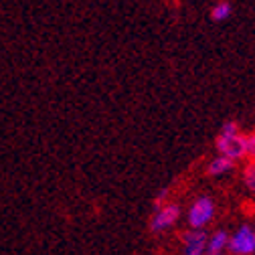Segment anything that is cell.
Instances as JSON below:
<instances>
[{
  "label": "cell",
  "mask_w": 255,
  "mask_h": 255,
  "mask_svg": "<svg viewBox=\"0 0 255 255\" xmlns=\"http://www.w3.org/2000/svg\"><path fill=\"white\" fill-rule=\"evenodd\" d=\"M215 148L219 154H225L233 158L235 162L247 158V146H245V134L241 132V126L235 120H229L221 126V132L215 140Z\"/></svg>",
  "instance_id": "1"
},
{
  "label": "cell",
  "mask_w": 255,
  "mask_h": 255,
  "mask_svg": "<svg viewBox=\"0 0 255 255\" xmlns=\"http://www.w3.org/2000/svg\"><path fill=\"white\" fill-rule=\"evenodd\" d=\"M182 217V209L180 205L176 203H164L160 205L158 209H154L152 217H150V231L154 235H164L168 231H172L176 225H178V221Z\"/></svg>",
  "instance_id": "2"
},
{
  "label": "cell",
  "mask_w": 255,
  "mask_h": 255,
  "mask_svg": "<svg viewBox=\"0 0 255 255\" xmlns=\"http://www.w3.org/2000/svg\"><path fill=\"white\" fill-rule=\"evenodd\" d=\"M215 213H217V207L211 197H197L186 211V225L197 229H207L215 219Z\"/></svg>",
  "instance_id": "3"
},
{
  "label": "cell",
  "mask_w": 255,
  "mask_h": 255,
  "mask_svg": "<svg viewBox=\"0 0 255 255\" xmlns=\"http://www.w3.org/2000/svg\"><path fill=\"white\" fill-rule=\"evenodd\" d=\"M229 253L233 255H253L255 253V227L249 223L239 225L229 235Z\"/></svg>",
  "instance_id": "4"
},
{
  "label": "cell",
  "mask_w": 255,
  "mask_h": 255,
  "mask_svg": "<svg viewBox=\"0 0 255 255\" xmlns=\"http://www.w3.org/2000/svg\"><path fill=\"white\" fill-rule=\"evenodd\" d=\"M207 229L197 227H186L180 233V249L184 255H205L207 253Z\"/></svg>",
  "instance_id": "5"
},
{
  "label": "cell",
  "mask_w": 255,
  "mask_h": 255,
  "mask_svg": "<svg viewBox=\"0 0 255 255\" xmlns=\"http://www.w3.org/2000/svg\"><path fill=\"white\" fill-rule=\"evenodd\" d=\"M235 160L233 158H229V156H225V154H219L217 152V156L213 158V160L209 162V166H207V174L209 176H213V178H221V176H227V174H231L233 170H235Z\"/></svg>",
  "instance_id": "6"
},
{
  "label": "cell",
  "mask_w": 255,
  "mask_h": 255,
  "mask_svg": "<svg viewBox=\"0 0 255 255\" xmlns=\"http://www.w3.org/2000/svg\"><path fill=\"white\" fill-rule=\"evenodd\" d=\"M225 251H229V233L223 231V229L211 231L209 239H207V253L209 255H221Z\"/></svg>",
  "instance_id": "7"
},
{
  "label": "cell",
  "mask_w": 255,
  "mask_h": 255,
  "mask_svg": "<svg viewBox=\"0 0 255 255\" xmlns=\"http://www.w3.org/2000/svg\"><path fill=\"white\" fill-rule=\"evenodd\" d=\"M231 12H233V6H231L229 0H219V2L211 8V18L215 22H223L231 16Z\"/></svg>",
  "instance_id": "8"
},
{
  "label": "cell",
  "mask_w": 255,
  "mask_h": 255,
  "mask_svg": "<svg viewBox=\"0 0 255 255\" xmlns=\"http://www.w3.org/2000/svg\"><path fill=\"white\" fill-rule=\"evenodd\" d=\"M241 180H243V186L247 188V193L255 197V160H251L243 166V172H241Z\"/></svg>",
  "instance_id": "9"
},
{
  "label": "cell",
  "mask_w": 255,
  "mask_h": 255,
  "mask_svg": "<svg viewBox=\"0 0 255 255\" xmlns=\"http://www.w3.org/2000/svg\"><path fill=\"white\" fill-rule=\"evenodd\" d=\"M245 146H247V158L255 160V132L245 136Z\"/></svg>",
  "instance_id": "10"
},
{
  "label": "cell",
  "mask_w": 255,
  "mask_h": 255,
  "mask_svg": "<svg viewBox=\"0 0 255 255\" xmlns=\"http://www.w3.org/2000/svg\"><path fill=\"white\" fill-rule=\"evenodd\" d=\"M168 193H170V188H160V193H158L156 199H154V209H158L160 205H164L168 201Z\"/></svg>",
  "instance_id": "11"
}]
</instances>
